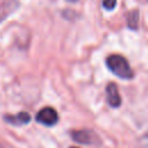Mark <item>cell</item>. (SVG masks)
Listing matches in <instances>:
<instances>
[{"label":"cell","mask_w":148,"mask_h":148,"mask_svg":"<svg viewBox=\"0 0 148 148\" xmlns=\"http://www.w3.org/2000/svg\"><path fill=\"white\" fill-rule=\"evenodd\" d=\"M106 66L108 68L120 79L130 80L133 77V71L127 61L126 58H124L120 54H111L106 58Z\"/></svg>","instance_id":"1"},{"label":"cell","mask_w":148,"mask_h":148,"mask_svg":"<svg viewBox=\"0 0 148 148\" xmlns=\"http://www.w3.org/2000/svg\"><path fill=\"white\" fill-rule=\"evenodd\" d=\"M72 139L82 145H97L99 143V138L96 135L95 132L90 130H77L72 132Z\"/></svg>","instance_id":"2"},{"label":"cell","mask_w":148,"mask_h":148,"mask_svg":"<svg viewBox=\"0 0 148 148\" xmlns=\"http://www.w3.org/2000/svg\"><path fill=\"white\" fill-rule=\"evenodd\" d=\"M36 121L45 126H53L58 123V113L51 106H45L38 111L36 114Z\"/></svg>","instance_id":"3"},{"label":"cell","mask_w":148,"mask_h":148,"mask_svg":"<svg viewBox=\"0 0 148 148\" xmlns=\"http://www.w3.org/2000/svg\"><path fill=\"white\" fill-rule=\"evenodd\" d=\"M106 101L112 108H118L121 104V97L119 95L118 87L113 82H110L106 86Z\"/></svg>","instance_id":"4"},{"label":"cell","mask_w":148,"mask_h":148,"mask_svg":"<svg viewBox=\"0 0 148 148\" xmlns=\"http://www.w3.org/2000/svg\"><path fill=\"white\" fill-rule=\"evenodd\" d=\"M3 119L14 126H22L30 121V114L28 112H20L16 114H6Z\"/></svg>","instance_id":"5"},{"label":"cell","mask_w":148,"mask_h":148,"mask_svg":"<svg viewBox=\"0 0 148 148\" xmlns=\"http://www.w3.org/2000/svg\"><path fill=\"white\" fill-rule=\"evenodd\" d=\"M138 23H139V10L133 9L127 14V27L132 30H136Z\"/></svg>","instance_id":"6"},{"label":"cell","mask_w":148,"mask_h":148,"mask_svg":"<svg viewBox=\"0 0 148 148\" xmlns=\"http://www.w3.org/2000/svg\"><path fill=\"white\" fill-rule=\"evenodd\" d=\"M116 3H117V0H103L102 1V5L106 10H112L116 7Z\"/></svg>","instance_id":"7"},{"label":"cell","mask_w":148,"mask_h":148,"mask_svg":"<svg viewBox=\"0 0 148 148\" xmlns=\"http://www.w3.org/2000/svg\"><path fill=\"white\" fill-rule=\"evenodd\" d=\"M139 148H148V133H146L145 135L141 136V139L139 140Z\"/></svg>","instance_id":"8"},{"label":"cell","mask_w":148,"mask_h":148,"mask_svg":"<svg viewBox=\"0 0 148 148\" xmlns=\"http://www.w3.org/2000/svg\"><path fill=\"white\" fill-rule=\"evenodd\" d=\"M67 1H71V2H75V1H77V0H67Z\"/></svg>","instance_id":"9"},{"label":"cell","mask_w":148,"mask_h":148,"mask_svg":"<svg viewBox=\"0 0 148 148\" xmlns=\"http://www.w3.org/2000/svg\"><path fill=\"white\" fill-rule=\"evenodd\" d=\"M71 148H77V147H71Z\"/></svg>","instance_id":"10"},{"label":"cell","mask_w":148,"mask_h":148,"mask_svg":"<svg viewBox=\"0 0 148 148\" xmlns=\"http://www.w3.org/2000/svg\"><path fill=\"white\" fill-rule=\"evenodd\" d=\"M0 148H1V147H0Z\"/></svg>","instance_id":"11"}]
</instances>
